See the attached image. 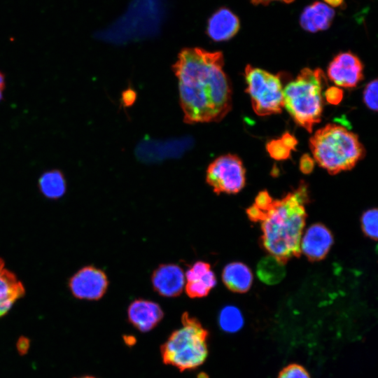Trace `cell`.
Wrapping results in <instances>:
<instances>
[{"label": "cell", "instance_id": "obj_1", "mask_svg": "<svg viewBox=\"0 0 378 378\" xmlns=\"http://www.w3.org/2000/svg\"><path fill=\"white\" fill-rule=\"evenodd\" d=\"M223 65L221 52L186 48L178 53L172 69L186 123L218 122L231 110V85Z\"/></svg>", "mask_w": 378, "mask_h": 378}, {"label": "cell", "instance_id": "obj_2", "mask_svg": "<svg viewBox=\"0 0 378 378\" xmlns=\"http://www.w3.org/2000/svg\"><path fill=\"white\" fill-rule=\"evenodd\" d=\"M309 201L307 184L302 181L297 189L279 200H273L262 213L261 241L264 248L284 263L301 253L300 242Z\"/></svg>", "mask_w": 378, "mask_h": 378}, {"label": "cell", "instance_id": "obj_3", "mask_svg": "<svg viewBox=\"0 0 378 378\" xmlns=\"http://www.w3.org/2000/svg\"><path fill=\"white\" fill-rule=\"evenodd\" d=\"M309 146L316 162L330 174L352 169L365 155L358 136L335 124L318 129Z\"/></svg>", "mask_w": 378, "mask_h": 378}, {"label": "cell", "instance_id": "obj_4", "mask_svg": "<svg viewBox=\"0 0 378 378\" xmlns=\"http://www.w3.org/2000/svg\"><path fill=\"white\" fill-rule=\"evenodd\" d=\"M326 81L321 69L305 68L283 90L284 107L294 121L309 132L321 119L322 90Z\"/></svg>", "mask_w": 378, "mask_h": 378}, {"label": "cell", "instance_id": "obj_5", "mask_svg": "<svg viewBox=\"0 0 378 378\" xmlns=\"http://www.w3.org/2000/svg\"><path fill=\"white\" fill-rule=\"evenodd\" d=\"M181 321L182 326L173 332L161 346V354L165 364L183 371L196 368L206 360L208 332L188 312L183 313Z\"/></svg>", "mask_w": 378, "mask_h": 378}, {"label": "cell", "instance_id": "obj_6", "mask_svg": "<svg viewBox=\"0 0 378 378\" xmlns=\"http://www.w3.org/2000/svg\"><path fill=\"white\" fill-rule=\"evenodd\" d=\"M249 94L255 113L260 116L279 113L284 107V93L279 76L248 64L245 68Z\"/></svg>", "mask_w": 378, "mask_h": 378}, {"label": "cell", "instance_id": "obj_7", "mask_svg": "<svg viewBox=\"0 0 378 378\" xmlns=\"http://www.w3.org/2000/svg\"><path fill=\"white\" fill-rule=\"evenodd\" d=\"M206 181L216 194H236L245 186L246 170L238 156L220 155L209 165Z\"/></svg>", "mask_w": 378, "mask_h": 378}, {"label": "cell", "instance_id": "obj_8", "mask_svg": "<svg viewBox=\"0 0 378 378\" xmlns=\"http://www.w3.org/2000/svg\"><path fill=\"white\" fill-rule=\"evenodd\" d=\"M108 286L106 273L92 265L78 270L69 281L71 293L80 300H98L104 295Z\"/></svg>", "mask_w": 378, "mask_h": 378}, {"label": "cell", "instance_id": "obj_9", "mask_svg": "<svg viewBox=\"0 0 378 378\" xmlns=\"http://www.w3.org/2000/svg\"><path fill=\"white\" fill-rule=\"evenodd\" d=\"M328 76L338 86L354 88L363 78V66L352 52H340L330 62Z\"/></svg>", "mask_w": 378, "mask_h": 378}, {"label": "cell", "instance_id": "obj_10", "mask_svg": "<svg viewBox=\"0 0 378 378\" xmlns=\"http://www.w3.org/2000/svg\"><path fill=\"white\" fill-rule=\"evenodd\" d=\"M153 289L167 298L177 297L185 286V274L183 269L173 263L159 265L151 275Z\"/></svg>", "mask_w": 378, "mask_h": 378}, {"label": "cell", "instance_id": "obj_11", "mask_svg": "<svg viewBox=\"0 0 378 378\" xmlns=\"http://www.w3.org/2000/svg\"><path fill=\"white\" fill-rule=\"evenodd\" d=\"M333 244V236L330 230L321 223L309 226L300 242V250L311 261L323 259Z\"/></svg>", "mask_w": 378, "mask_h": 378}, {"label": "cell", "instance_id": "obj_12", "mask_svg": "<svg viewBox=\"0 0 378 378\" xmlns=\"http://www.w3.org/2000/svg\"><path fill=\"white\" fill-rule=\"evenodd\" d=\"M239 29V18L229 8L221 7L209 18L206 34L214 41H225L234 36Z\"/></svg>", "mask_w": 378, "mask_h": 378}, {"label": "cell", "instance_id": "obj_13", "mask_svg": "<svg viewBox=\"0 0 378 378\" xmlns=\"http://www.w3.org/2000/svg\"><path fill=\"white\" fill-rule=\"evenodd\" d=\"M130 322L141 332H148L157 326L163 317L160 306L153 301L134 300L127 309Z\"/></svg>", "mask_w": 378, "mask_h": 378}, {"label": "cell", "instance_id": "obj_14", "mask_svg": "<svg viewBox=\"0 0 378 378\" xmlns=\"http://www.w3.org/2000/svg\"><path fill=\"white\" fill-rule=\"evenodd\" d=\"M25 294V288L0 258V318L5 316L17 300Z\"/></svg>", "mask_w": 378, "mask_h": 378}, {"label": "cell", "instance_id": "obj_15", "mask_svg": "<svg viewBox=\"0 0 378 378\" xmlns=\"http://www.w3.org/2000/svg\"><path fill=\"white\" fill-rule=\"evenodd\" d=\"M335 14L334 9L326 4L314 1L304 8L300 16V24L307 31H324L330 27Z\"/></svg>", "mask_w": 378, "mask_h": 378}, {"label": "cell", "instance_id": "obj_16", "mask_svg": "<svg viewBox=\"0 0 378 378\" xmlns=\"http://www.w3.org/2000/svg\"><path fill=\"white\" fill-rule=\"evenodd\" d=\"M222 280L230 290L243 293L250 289L253 283V274L246 265L241 262H232L223 268Z\"/></svg>", "mask_w": 378, "mask_h": 378}, {"label": "cell", "instance_id": "obj_17", "mask_svg": "<svg viewBox=\"0 0 378 378\" xmlns=\"http://www.w3.org/2000/svg\"><path fill=\"white\" fill-rule=\"evenodd\" d=\"M257 276L267 285L279 283L286 275L284 262L270 255L262 258L258 264Z\"/></svg>", "mask_w": 378, "mask_h": 378}, {"label": "cell", "instance_id": "obj_18", "mask_svg": "<svg viewBox=\"0 0 378 378\" xmlns=\"http://www.w3.org/2000/svg\"><path fill=\"white\" fill-rule=\"evenodd\" d=\"M41 193L48 199H59L64 195L66 183L63 173L58 169L45 172L38 179Z\"/></svg>", "mask_w": 378, "mask_h": 378}, {"label": "cell", "instance_id": "obj_19", "mask_svg": "<svg viewBox=\"0 0 378 378\" xmlns=\"http://www.w3.org/2000/svg\"><path fill=\"white\" fill-rule=\"evenodd\" d=\"M216 276L211 270L203 276L194 278L185 284V290L190 298L206 297L216 285Z\"/></svg>", "mask_w": 378, "mask_h": 378}, {"label": "cell", "instance_id": "obj_20", "mask_svg": "<svg viewBox=\"0 0 378 378\" xmlns=\"http://www.w3.org/2000/svg\"><path fill=\"white\" fill-rule=\"evenodd\" d=\"M218 323L223 331L228 333L237 332L244 325L243 315L237 307L225 306L220 312Z\"/></svg>", "mask_w": 378, "mask_h": 378}, {"label": "cell", "instance_id": "obj_21", "mask_svg": "<svg viewBox=\"0 0 378 378\" xmlns=\"http://www.w3.org/2000/svg\"><path fill=\"white\" fill-rule=\"evenodd\" d=\"M377 209L365 211L361 216V227L364 234L369 238L377 239Z\"/></svg>", "mask_w": 378, "mask_h": 378}, {"label": "cell", "instance_id": "obj_22", "mask_svg": "<svg viewBox=\"0 0 378 378\" xmlns=\"http://www.w3.org/2000/svg\"><path fill=\"white\" fill-rule=\"evenodd\" d=\"M270 155L276 160H287L290 157V150L287 148L280 139H272L266 145Z\"/></svg>", "mask_w": 378, "mask_h": 378}, {"label": "cell", "instance_id": "obj_23", "mask_svg": "<svg viewBox=\"0 0 378 378\" xmlns=\"http://www.w3.org/2000/svg\"><path fill=\"white\" fill-rule=\"evenodd\" d=\"M377 79L371 80L365 88L363 91V102L370 110L377 111Z\"/></svg>", "mask_w": 378, "mask_h": 378}, {"label": "cell", "instance_id": "obj_24", "mask_svg": "<svg viewBox=\"0 0 378 378\" xmlns=\"http://www.w3.org/2000/svg\"><path fill=\"white\" fill-rule=\"evenodd\" d=\"M278 378H311L308 372L302 365L290 364L285 367L279 373Z\"/></svg>", "mask_w": 378, "mask_h": 378}, {"label": "cell", "instance_id": "obj_25", "mask_svg": "<svg viewBox=\"0 0 378 378\" xmlns=\"http://www.w3.org/2000/svg\"><path fill=\"white\" fill-rule=\"evenodd\" d=\"M272 201L273 199L269 192L267 190H263L258 194L253 204L262 213L270 206Z\"/></svg>", "mask_w": 378, "mask_h": 378}, {"label": "cell", "instance_id": "obj_26", "mask_svg": "<svg viewBox=\"0 0 378 378\" xmlns=\"http://www.w3.org/2000/svg\"><path fill=\"white\" fill-rule=\"evenodd\" d=\"M325 97L330 104H338L343 98V91L338 87H330L325 92Z\"/></svg>", "mask_w": 378, "mask_h": 378}, {"label": "cell", "instance_id": "obj_27", "mask_svg": "<svg viewBox=\"0 0 378 378\" xmlns=\"http://www.w3.org/2000/svg\"><path fill=\"white\" fill-rule=\"evenodd\" d=\"M314 167V160L308 155L304 154L300 160V169L304 174H309Z\"/></svg>", "mask_w": 378, "mask_h": 378}, {"label": "cell", "instance_id": "obj_28", "mask_svg": "<svg viewBox=\"0 0 378 378\" xmlns=\"http://www.w3.org/2000/svg\"><path fill=\"white\" fill-rule=\"evenodd\" d=\"M284 146L290 150H295V146L298 144V141L292 134L288 132H285L280 138Z\"/></svg>", "mask_w": 378, "mask_h": 378}, {"label": "cell", "instance_id": "obj_29", "mask_svg": "<svg viewBox=\"0 0 378 378\" xmlns=\"http://www.w3.org/2000/svg\"><path fill=\"white\" fill-rule=\"evenodd\" d=\"M295 0H250V1L254 5H268L272 1H280L286 4H290Z\"/></svg>", "mask_w": 378, "mask_h": 378}, {"label": "cell", "instance_id": "obj_30", "mask_svg": "<svg viewBox=\"0 0 378 378\" xmlns=\"http://www.w3.org/2000/svg\"><path fill=\"white\" fill-rule=\"evenodd\" d=\"M5 88H6V77H5L4 74L0 71V102L3 99Z\"/></svg>", "mask_w": 378, "mask_h": 378}, {"label": "cell", "instance_id": "obj_31", "mask_svg": "<svg viewBox=\"0 0 378 378\" xmlns=\"http://www.w3.org/2000/svg\"><path fill=\"white\" fill-rule=\"evenodd\" d=\"M18 350L21 352L23 351L25 352V350H27L29 346V342L27 339H20L18 344Z\"/></svg>", "mask_w": 378, "mask_h": 378}, {"label": "cell", "instance_id": "obj_32", "mask_svg": "<svg viewBox=\"0 0 378 378\" xmlns=\"http://www.w3.org/2000/svg\"><path fill=\"white\" fill-rule=\"evenodd\" d=\"M331 8L339 7L344 4V0H323Z\"/></svg>", "mask_w": 378, "mask_h": 378}, {"label": "cell", "instance_id": "obj_33", "mask_svg": "<svg viewBox=\"0 0 378 378\" xmlns=\"http://www.w3.org/2000/svg\"><path fill=\"white\" fill-rule=\"evenodd\" d=\"M76 378H95V377H91V376H84V377H76Z\"/></svg>", "mask_w": 378, "mask_h": 378}]
</instances>
